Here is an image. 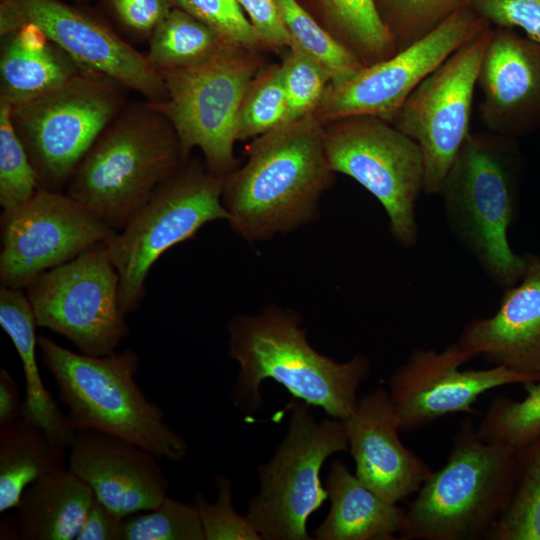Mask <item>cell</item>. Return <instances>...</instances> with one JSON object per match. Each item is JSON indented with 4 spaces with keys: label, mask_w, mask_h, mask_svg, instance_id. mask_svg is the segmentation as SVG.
I'll return each mask as SVG.
<instances>
[{
    "label": "cell",
    "mask_w": 540,
    "mask_h": 540,
    "mask_svg": "<svg viewBox=\"0 0 540 540\" xmlns=\"http://www.w3.org/2000/svg\"><path fill=\"white\" fill-rule=\"evenodd\" d=\"M66 450L23 417L0 427V513L16 508L30 484L66 468Z\"/></svg>",
    "instance_id": "cell-26"
},
{
    "label": "cell",
    "mask_w": 540,
    "mask_h": 540,
    "mask_svg": "<svg viewBox=\"0 0 540 540\" xmlns=\"http://www.w3.org/2000/svg\"><path fill=\"white\" fill-rule=\"evenodd\" d=\"M73 1H79L80 2V1H84V0H73Z\"/></svg>",
    "instance_id": "cell-44"
},
{
    "label": "cell",
    "mask_w": 540,
    "mask_h": 540,
    "mask_svg": "<svg viewBox=\"0 0 540 540\" xmlns=\"http://www.w3.org/2000/svg\"><path fill=\"white\" fill-rule=\"evenodd\" d=\"M491 26L520 30L540 44V0H468Z\"/></svg>",
    "instance_id": "cell-39"
},
{
    "label": "cell",
    "mask_w": 540,
    "mask_h": 540,
    "mask_svg": "<svg viewBox=\"0 0 540 540\" xmlns=\"http://www.w3.org/2000/svg\"><path fill=\"white\" fill-rule=\"evenodd\" d=\"M324 148L335 173L354 179L379 201L394 240L414 247L425 176L418 144L382 117L356 115L324 124Z\"/></svg>",
    "instance_id": "cell-11"
},
{
    "label": "cell",
    "mask_w": 540,
    "mask_h": 540,
    "mask_svg": "<svg viewBox=\"0 0 540 540\" xmlns=\"http://www.w3.org/2000/svg\"><path fill=\"white\" fill-rule=\"evenodd\" d=\"M121 540H205L197 508L166 496L155 508L124 518Z\"/></svg>",
    "instance_id": "cell-34"
},
{
    "label": "cell",
    "mask_w": 540,
    "mask_h": 540,
    "mask_svg": "<svg viewBox=\"0 0 540 540\" xmlns=\"http://www.w3.org/2000/svg\"><path fill=\"white\" fill-rule=\"evenodd\" d=\"M517 451L483 440L469 418L452 437L445 464L432 471L406 509L403 540H480L513 491Z\"/></svg>",
    "instance_id": "cell-6"
},
{
    "label": "cell",
    "mask_w": 540,
    "mask_h": 540,
    "mask_svg": "<svg viewBox=\"0 0 540 540\" xmlns=\"http://www.w3.org/2000/svg\"><path fill=\"white\" fill-rule=\"evenodd\" d=\"M280 69L287 100L285 123L312 114L330 84L326 71L294 44L287 49Z\"/></svg>",
    "instance_id": "cell-36"
},
{
    "label": "cell",
    "mask_w": 540,
    "mask_h": 540,
    "mask_svg": "<svg viewBox=\"0 0 540 540\" xmlns=\"http://www.w3.org/2000/svg\"><path fill=\"white\" fill-rule=\"evenodd\" d=\"M214 480L218 491L214 503L207 501L200 492L193 496V504L198 510L205 540L261 539L248 517L235 512L232 505L231 481L220 474Z\"/></svg>",
    "instance_id": "cell-38"
},
{
    "label": "cell",
    "mask_w": 540,
    "mask_h": 540,
    "mask_svg": "<svg viewBox=\"0 0 540 540\" xmlns=\"http://www.w3.org/2000/svg\"><path fill=\"white\" fill-rule=\"evenodd\" d=\"M228 331L229 354L240 366L232 399L243 411L261 406L260 386L269 378L293 398L343 420L354 409L357 391L371 371L363 354L339 363L313 349L292 310L267 306L256 315H238L230 320Z\"/></svg>",
    "instance_id": "cell-2"
},
{
    "label": "cell",
    "mask_w": 540,
    "mask_h": 540,
    "mask_svg": "<svg viewBox=\"0 0 540 540\" xmlns=\"http://www.w3.org/2000/svg\"><path fill=\"white\" fill-rule=\"evenodd\" d=\"M330 510L314 532L317 540H393L405 525L406 509L391 503L334 460L325 481Z\"/></svg>",
    "instance_id": "cell-22"
},
{
    "label": "cell",
    "mask_w": 540,
    "mask_h": 540,
    "mask_svg": "<svg viewBox=\"0 0 540 540\" xmlns=\"http://www.w3.org/2000/svg\"><path fill=\"white\" fill-rule=\"evenodd\" d=\"M312 1L325 20L322 26L363 66L385 60L398 51L374 0Z\"/></svg>",
    "instance_id": "cell-27"
},
{
    "label": "cell",
    "mask_w": 540,
    "mask_h": 540,
    "mask_svg": "<svg viewBox=\"0 0 540 540\" xmlns=\"http://www.w3.org/2000/svg\"><path fill=\"white\" fill-rule=\"evenodd\" d=\"M355 475L383 499L398 504L431 474L429 465L403 445L388 391L377 387L358 398L342 420Z\"/></svg>",
    "instance_id": "cell-20"
},
{
    "label": "cell",
    "mask_w": 540,
    "mask_h": 540,
    "mask_svg": "<svg viewBox=\"0 0 540 540\" xmlns=\"http://www.w3.org/2000/svg\"><path fill=\"white\" fill-rule=\"evenodd\" d=\"M490 26L467 3L410 46L329 85L312 114L323 124L356 115L387 118L441 63Z\"/></svg>",
    "instance_id": "cell-15"
},
{
    "label": "cell",
    "mask_w": 540,
    "mask_h": 540,
    "mask_svg": "<svg viewBox=\"0 0 540 540\" xmlns=\"http://www.w3.org/2000/svg\"><path fill=\"white\" fill-rule=\"evenodd\" d=\"M39 178L11 118V106L0 101V205L3 209L30 199Z\"/></svg>",
    "instance_id": "cell-35"
},
{
    "label": "cell",
    "mask_w": 540,
    "mask_h": 540,
    "mask_svg": "<svg viewBox=\"0 0 540 540\" xmlns=\"http://www.w3.org/2000/svg\"><path fill=\"white\" fill-rule=\"evenodd\" d=\"M524 157L518 139L471 132L445 178L441 195L447 226L487 277L507 289L526 261L514 252L508 230L519 209Z\"/></svg>",
    "instance_id": "cell-3"
},
{
    "label": "cell",
    "mask_w": 540,
    "mask_h": 540,
    "mask_svg": "<svg viewBox=\"0 0 540 540\" xmlns=\"http://www.w3.org/2000/svg\"><path fill=\"white\" fill-rule=\"evenodd\" d=\"M26 24L46 37L80 66L104 74L158 103L166 92L147 57L103 21L61 0H0V35Z\"/></svg>",
    "instance_id": "cell-16"
},
{
    "label": "cell",
    "mask_w": 540,
    "mask_h": 540,
    "mask_svg": "<svg viewBox=\"0 0 540 540\" xmlns=\"http://www.w3.org/2000/svg\"><path fill=\"white\" fill-rule=\"evenodd\" d=\"M124 518L95 497L75 540H121Z\"/></svg>",
    "instance_id": "cell-42"
},
{
    "label": "cell",
    "mask_w": 540,
    "mask_h": 540,
    "mask_svg": "<svg viewBox=\"0 0 540 540\" xmlns=\"http://www.w3.org/2000/svg\"><path fill=\"white\" fill-rule=\"evenodd\" d=\"M524 273L504 289L497 311L462 330L458 343L473 358L492 366L540 375V254H523Z\"/></svg>",
    "instance_id": "cell-21"
},
{
    "label": "cell",
    "mask_w": 540,
    "mask_h": 540,
    "mask_svg": "<svg viewBox=\"0 0 540 540\" xmlns=\"http://www.w3.org/2000/svg\"><path fill=\"white\" fill-rule=\"evenodd\" d=\"M117 233L65 192L39 188L0 216L1 286L23 289Z\"/></svg>",
    "instance_id": "cell-14"
},
{
    "label": "cell",
    "mask_w": 540,
    "mask_h": 540,
    "mask_svg": "<svg viewBox=\"0 0 540 540\" xmlns=\"http://www.w3.org/2000/svg\"><path fill=\"white\" fill-rule=\"evenodd\" d=\"M524 387L522 400L501 395L492 400L476 426L483 440L519 450L540 436V379Z\"/></svg>",
    "instance_id": "cell-31"
},
{
    "label": "cell",
    "mask_w": 540,
    "mask_h": 540,
    "mask_svg": "<svg viewBox=\"0 0 540 540\" xmlns=\"http://www.w3.org/2000/svg\"><path fill=\"white\" fill-rule=\"evenodd\" d=\"M21 290L0 287V325L11 339L23 368L22 417L40 427L53 442L69 450L76 431L42 381L36 358L38 326L31 304Z\"/></svg>",
    "instance_id": "cell-24"
},
{
    "label": "cell",
    "mask_w": 540,
    "mask_h": 540,
    "mask_svg": "<svg viewBox=\"0 0 540 540\" xmlns=\"http://www.w3.org/2000/svg\"><path fill=\"white\" fill-rule=\"evenodd\" d=\"M225 176L187 160L106 243L120 277L119 304L125 315L139 308L147 275L164 252L209 222L228 221L222 203Z\"/></svg>",
    "instance_id": "cell-8"
},
{
    "label": "cell",
    "mask_w": 540,
    "mask_h": 540,
    "mask_svg": "<svg viewBox=\"0 0 540 540\" xmlns=\"http://www.w3.org/2000/svg\"><path fill=\"white\" fill-rule=\"evenodd\" d=\"M23 400L16 381L4 368L0 369V427L22 417Z\"/></svg>",
    "instance_id": "cell-43"
},
{
    "label": "cell",
    "mask_w": 540,
    "mask_h": 540,
    "mask_svg": "<svg viewBox=\"0 0 540 540\" xmlns=\"http://www.w3.org/2000/svg\"><path fill=\"white\" fill-rule=\"evenodd\" d=\"M223 43L204 23L173 7L151 33L146 57L157 72L185 68L207 61Z\"/></svg>",
    "instance_id": "cell-28"
},
{
    "label": "cell",
    "mask_w": 540,
    "mask_h": 540,
    "mask_svg": "<svg viewBox=\"0 0 540 540\" xmlns=\"http://www.w3.org/2000/svg\"><path fill=\"white\" fill-rule=\"evenodd\" d=\"M489 540H540V436L517 451L509 504Z\"/></svg>",
    "instance_id": "cell-29"
},
{
    "label": "cell",
    "mask_w": 540,
    "mask_h": 540,
    "mask_svg": "<svg viewBox=\"0 0 540 540\" xmlns=\"http://www.w3.org/2000/svg\"><path fill=\"white\" fill-rule=\"evenodd\" d=\"M287 100L280 64L262 69L249 85L237 118V141L257 138L285 123Z\"/></svg>",
    "instance_id": "cell-32"
},
{
    "label": "cell",
    "mask_w": 540,
    "mask_h": 540,
    "mask_svg": "<svg viewBox=\"0 0 540 540\" xmlns=\"http://www.w3.org/2000/svg\"><path fill=\"white\" fill-rule=\"evenodd\" d=\"M157 458L124 439L82 429L76 431L67 463L98 501L127 517L157 507L167 496L168 480Z\"/></svg>",
    "instance_id": "cell-19"
},
{
    "label": "cell",
    "mask_w": 540,
    "mask_h": 540,
    "mask_svg": "<svg viewBox=\"0 0 540 540\" xmlns=\"http://www.w3.org/2000/svg\"><path fill=\"white\" fill-rule=\"evenodd\" d=\"M117 18L128 28L149 36L173 8L171 0H108Z\"/></svg>",
    "instance_id": "cell-41"
},
{
    "label": "cell",
    "mask_w": 540,
    "mask_h": 540,
    "mask_svg": "<svg viewBox=\"0 0 540 540\" xmlns=\"http://www.w3.org/2000/svg\"><path fill=\"white\" fill-rule=\"evenodd\" d=\"M257 51L223 43L201 64L159 72L166 95L150 103L172 124L184 161L198 148L213 173L225 176L237 168V118L249 85L262 70Z\"/></svg>",
    "instance_id": "cell-7"
},
{
    "label": "cell",
    "mask_w": 540,
    "mask_h": 540,
    "mask_svg": "<svg viewBox=\"0 0 540 540\" xmlns=\"http://www.w3.org/2000/svg\"><path fill=\"white\" fill-rule=\"evenodd\" d=\"M185 162L167 117L150 102L130 106L95 140L65 193L118 232Z\"/></svg>",
    "instance_id": "cell-5"
},
{
    "label": "cell",
    "mask_w": 540,
    "mask_h": 540,
    "mask_svg": "<svg viewBox=\"0 0 540 540\" xmlns=\"http://www.w3.org/2000/svg\"><path fill=\"white\" fill-rule=\"evenodd\" d=\"M491 29L457 49L384 118L420 147L426 194H441L448 171L471 133L474 93Z\"/></svg>",
    "instance_id": "cell-13"
},
{
    "label": "cell",
    "mask_w": 540,
    "mask_h": 540,
    "mask_svg": "<svg viewBox=\"0 0 540 540\" xmlns=\"http://www.w3.org/2000/svg\"><path fill=\"white\" fill-rule=\"evenodd\" d=\"M119 274L99 244L52 268L25 289L38 327L70 340L79 352L116 351L130 329L119 304Z\"/></svg>",
    "instance_id": "cell-12"
},
{
    "label": "cell",
    "mask_w": 540,
    "mask_h": 540,
    "mask_svg": "<svg viewBox=\"0 0 540 540\" xmlns=\"http://www.w3.org/2000/svg\"><path fill=\"white\" fill-rule=\"evenodd\" d=\"M124 87L88 68L55 90L11 108V118L39 178L62 192L102 131L123 110Z\"/></svg>",
    "instance_id": "cell-9"
},
{
    "label": "cell",
    "mask_w": 540,
    "mask_h": 540,
    "mask_svg": "<svg viewBox=\"0 0 540 540\" xmlns=\"http://www.w3.org/2000/svg\"><path fill=\"white\" fill-rule=\"evenodd\" d=\"M38 348L75 431L90 429L118 437L170 461L186 457V440L165 423L161 407L135 380L139 357L134 350L93 356L71 351L44 335L38 336Z\"/></svg>",
    "instance_id": "cell-4"
},
{
    "label": "cell",
    "mask_w": 540,
    "mask_h": 540,
    "mask_svg": "<svg viewBox=\"0 0 540 540\" xmlns=\"http://www.w3.org/2000/svg\"><path fill=\"white\" fill-rule=\"evenodd\" d=\"M265 47L288 49L291 36L275 0H237Z\"/></svg>",
    "instance_id": "cell-40"
},
{
    "label": "cell",
    "mask_w": 540,
    "mask_h": 540,
    "mask_svg": "<svg viewBox=\"0 0 540 540\" xmlns=\"http://www.w3.org/2000/svg\"><path fill=\"white\" fill-rule=\"evenodd\" d=\"M288 432L274 456L258 469L260 489L246 515L261 539L309 540L307 521L328 498L320 471L332 454L348 451L342 420L316 422L306 402L288 405Z\"/></svg>",
    "instance_id": "cell-10"
},
{
    "label": "cell",
    "mask_w": 540,
    "mask_h": 540,
    "mask_svg": "<svg viewBox=\"0 0 540 540\" xmlns=\"http://www.w3.org/2000/svg\"><path fill=\"white\" fill-rule=\"evenodd\" d=\"M291 36V44L315 60L328 74L329 85L341 83L363 65L335 39L298 0H275Z\"/></svg>",
    "instance_id": "cell-30"
},
{
    "label": "cell",
    "mask_w": 540,
    "mask_h": 540,
    "mask_svg": "<svg viewBox=\"0 0 540 540\" xmlns=\"http://www.w3.org/2000/svg\"><path fill=\"white\" fill-rule=\"evenodd\" d=\"M246 163L225 176L222 203L232 229L248 242L293 231L316 218L334 183L324 124L313 114L254 138Z\"/></svg>",
    "instance_id": "cell-1"
},
{
    "label": "cell",
    "mask_w": 540,
    "mask_h": 540,
    "mask_svg": "<svg viewBox=\"0 0 540 540\" xmlns=\"http://www.w3.org/2000/svg\"><path fill=\"white\" fill-rule=\"evenodd\" d=\"M1 38L0 101L11 108L55 90L83 68L33 24Z\"/></svg>",
    "instance_id": "cell-23"
},
{
    "label": "cell",
    "mask_w": 540,
    "mask_h": 540,
    "mask_svg": "<svg viewBox=\"0 0 540 540\" xmlns=\"http://www.w3.org/2000/svg\"><path fill=\"white\" fill-rule=\"evenodd\" d=\"M229 44L260 50L264 46L237 0H171Z\"/></svg>",
    "instance_id": "cell-37"
},
{
    "label": "cell",
    "mask_w": 540,
    "mask_h": 540,
    "mask_svg": "<svg viewBox=\"0 0 540 540\" xmlns=\"http://www.w3.org/2000/svg\"><path fill=\"white\" fill-rule=\"evenodd\" d=\"M95 495L68 467L30 484L16 507L22 540H73Z\"/></svg>",
    "instance_id": "cell-25"
},
{
    "label": "cell",
    "mask_w": 540,
    "mask_h": 540,
    "mask_svg": "<svg viewBox=\"0 0 540 540\" xmlns=\"http://www.w3.org/2000/svg\"><path fill=\"white\" fill-rule=\"evenodd\" d=\"M473 357L458 342L441 351L414 348L392 372L388 394L401 431H414L454 413L474 414L485 392L540 379L504 366L460 370Z\"/></svg>",
    "instance_id": "cell-17"
},
{
    "label": "cell",
    "mask_w": 540,
    "mask_h": 540,
    "mask_svg": "<svg viewBox=\"0 0 540 540\" xmlns=\"http://www.w3.org/2000/svg\"><path fill=\"white\" fill-rule=\"evenodd\" d=\"M487 131L516 138L540 129V44L492 26L478 74Z\"/></svg>",
    "instance_id": "cell-18"
},
{
    "label": "cell",
    "mask_w": 540,
    "mask_h": 540,
    "mask_svg": "<svg viewBox=\"0 0 540 540\" xmlns=\"http://www.w3.org/2000/svg\"><path fill=\"white\" fill-rule=\"evenodd\" d=\"M397 50L420 40L468 0H374Z\"/></svg>",
    "instance_id": "cell-33"
}]
</instances>
